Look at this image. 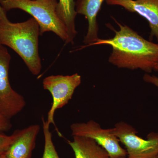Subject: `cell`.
I'll list each match as a JSON object with an SVG mask.
<instances>
[{
    "label": "cell",
    "instance_id": "cell-15",
    "mask_svg": "<svg viewBox=\"0 0 158 158\" xmlns=\"http://www.w3.org/2000/svg\"><path fill=\"white\" fill-rule=\"evenodd\" d=\"M10 119L0 113V132L8 131L12 127Z\"/></svg>",
    "mask_w": 158,
    "mask_h": 158
},
{
    "label": "cell",
    "instance_id": "cell-4",
    "mask_svg": "<svg viewBox=\"0 0 158 158\" xmlns=\"http://www.w3.org/2000/svg\"><path fill=\"white\" fill-rule=\"evenodd\" d=\"M113 128L125 146L129 158H152L158 155V133H150L145 140L138 135L135 128L124 122L116 123Z\"/></svg>",
    "mask_w": 158,
    "mask_h": 158
},
{
    "label": "cell",
    "instance_id": "cell-6",
    "mask_svg": "<svg viewBox=\"0 0 158 158\" xmlns=\"http://www.w3.org/2000/svg\"><path fill=\"white\" fill-rule=\"evenodd\" d=\"M81 83V77L78 73L67 76L51 75L44 79V89L50 92L53 99L48 114V124L56 126L54 119L55 112L68 103Z\"/></svg>",
    "mask_w": 158,
    "mask_h": 158
},
{
    "label": "cell",
    "instance_id": "cell-10",
    "mask_svg": "<svg viewBox=\"0 0 158 158\" xmlns=\"http://www.w3.org/2000/svg\"><path fill=\"white\" fill-rule=\"evenodd\" d=\"M105 0H78L76 3L77 13L84 15L88 21V30L84 43L86 45L96 42L98 37V27L97 16Z\"/></svg>",
    "mask_w": 158,
    "mask_h": 158
},
{
    "label": "cell",
    "instance_id": "cell-17",
    "mask_svg": "<svg viewBox=\"0 0 158 158\" xmlns=\"http://www.w3.org/2000/svg\"><path fill=\"white\" fill-rule=\"evenodd\" d=\"M153 70H154L155 71L158 72V63L155 65L154 67L153 68Z\"/></svg>",
    "mask_w": 158,
    "mask_h": 158
},
{
    "label": "cell",
    "instance_id": "cell-13",
    "mask_svg": "<svg viewBox=\"0 0 158 158\" xmlns=\"http://www.w3.org/2000/svg\"><path fill=\"white\" fill-rule=\"evenodd\" d=\"M43 130L44 138V147L42 158H60L57 153L50 131L49 125L48 124L44 117L42 118Z\"/></svg>",
    "mask_w": 158,
    "mask_h": 158
},
{
    "label": "cell",
    "instance_id": "cell-8",
    "mask_svg": "<svg viewBox=\"0 0 158 158\" xmlns=\"http://www.w3.org/2000/svg\"><path fill=\"white\" fill-rule=\"evenodd\" d=\"M109 5L118 6L135 12L147 20L151 29L149 40L158 41V0H106Z\"/></svg>",
    "mask_w": 158,
    "mask_h": 158
},
{
    "label": "cell",
    "instance_id": "cell-12",
    "mask_svg": "<svg viewBox=\"0 0 158 158\" xmlns=\"http://www.w3.org/2000/svg\"><path fill=\"white\" fill-rule=\"evenodd\" d=\"M56 11L59 18L64 23L68 34V39L65 44H73L74 39L77 33L75 24V19L77 13L76 10L74 0H59Z\"/></svg>",
    "mask_w": 158,
    "mask_h": 158
},
{
    "label": "cell",
    "instance_id": "cell-1",
    "mask_svg": "<svg viewBox=\"0 0 158 158\" xmlns=\"http://www.w3.org/2000/svg\"><path fill=\"white\" fill-rule=\"evenodd\" d=\"M118 31L114 28L113 38L98 40L88 46L108 45L112 47L109 62L118 68L140 69L150 73L158 63V44L146 40L130 27L123 25L116 19Z\"/></svg>",
    "mask_w": 158,
    "mask_h": 158
},
{
    "label": "cell",
    "instance_id": "cell-3",
    "mask_svg": "<svg viewBox=\"0 0 158 158\" xmlns=\"http://www.w3.org/2000/svg\"><path fill=\"white\" fill-rule=\"evenodd\" d=\"M57 0H0V6L6 11L19 9L31 15L39 24L40 35L52 32L65 43L68 34L57 14Z\"/></svg>",
    "mask_w": 158,
    "mask_h": 158
},
{
    "label": "cell",
    "instance_id": "cell-20",
    "mask_svg": "<svg viewBox=\"0 0 158 158\" xmlns=\"http://www.w3.org/2000/svg\"><path fill=\"white\" fill-rule=\"evenodd\" d=\"M129 158L128 157H120V158Z\"/></svg>",
    "mask_w": 158,
    "mask_h": 158
},
{
    "label": "cell",
    "instance_id": "cell-7",
    "mask_svg": "<svg viewBox=\"0 0 158 158\" xmlns=\"http://www.w3.org/2000/svg\"><path fill=\"white\" fill-rule=\"evenodd\" d=\"M73 136L91 138L104 148L110 158L126 157V150L119 144V140L113 128L104 129L96 122L90 120L86 123H77L70 126Z\"/></svg>",
    "mask_w": 158,
    "mask_h": 158
},
{
    "label": "cell",
    "instance_id": "cell-19",
    "mask_svg": "<svg viewBox=\"0 0 158 158\" xmlns=\"http://www.w3.org/2000/svg\"><path fill=\"white\" fill-rule=\"evenodd\" d=\"M152 158H158V155H157L155 156H154Z\"/></svg>",
    "mask_w": 158,
    "mask_h": 158
},
{
    "label": "cell",
    "instance_id": "cell-2",
    "mask_svg": "<svg viewBox=\"0 0 158 158\" xmlns=\"http://www.w3.org/2000/svg\"><path fill=\"white\" fill-rule=\"evenodd\" d=\"M40 35V26L34 18L23 22H11L7 11L0 6V44L14 51L34 75H38L42 69L38 48Z\"/></svg>",
    "mask_w": 158,
    "mask_h": 158
},
{
    "label": "cell",
    "instance_id": "cell-5",
    "mask_svg": "<svg viewBox=\"0 0 158 158\" xmlns=\"http://www.w3.org/2000/svg\"><path fill=\"white\" fill-rule=\"evenodd\" d=\"M11 56L0 44V113L9 118L20 113L26 106L24 98L11 87L9 80Z\"/></svg>",
    "mask_w": 158,
    "mask_h": 158
},
{
    "label": "cell",
    "instance_id": "cell-11",
    "mask_svg": "<svg viewBox=\"0 0 158 158\" xmlns=\"http://www.w3.org/2000/svg\"><path fill=\"white\" fill-rule=\"evenodd\" d=\"M68 142L75 158H110L106 151L91 138L73 136L72 141Z\"/></svg>",
    "mask_w": 158,
    "mask_h": 158
},
{
    "label": "cell",
    "instance_id": "cell-9",
    "mask_svg": "<svg viewBox=\"0 0 158 158\" xmlns=\"http://www.w3.org/2000/svg\"><path fill=\"white\" fill-rule=\"evenodd\" d=\"M40 131L38 124L17 130L16 138L5 153L8 158H31L36 145V139Z\"/></svg>",
    "mask_w": 158,
    "mask_h": 158
},
{
    "label": "cell",
    "instance_id": "cell-18",
    "mask_svg": "<svg viewBox=\"0 0 158 158\" xmlns=\"http://www.w3.org/2000/svg\"><path fill=\"white\" fill-rule=\"evenodd\" d=\"M0 158H8L6 157V155L3 154L2 155L0 156Z\"/></svg>",
    "mask_w": 158,
    "mask_h": 158
},
{
    "label": "cell",
    "instance_id": "cell-14",
    "mask_svg": "<svg viewBox=\"0 0 158 158\" xmlns=\"http://www.w3.org/2000/svg\"><path fill=\"white\" fill-rule=\"evenodd\" d=\"M16 135L15 131L11 135H7L3 132H0V156L5 154L13 143L16 138Z\"/></svg>",
    "mask_w": 158,
    "mask_h": 158
},
{
    "label": "cell",
    "instance_id": "cell-16",
    "mask_svg": "<svg viewBox=\"0 0 158 158\" xmlns=\"http://www.w3.org/2000/svg\"><path fill=\"white\" fill-rule=\"evenodd\" d=\"M144 81L152 84L158 89V77L155 75H151L149 74L145 73L143 76Z\"/></svg>",
    "mask_w": 158,
    "mask_h": 158
}]
</instances>
